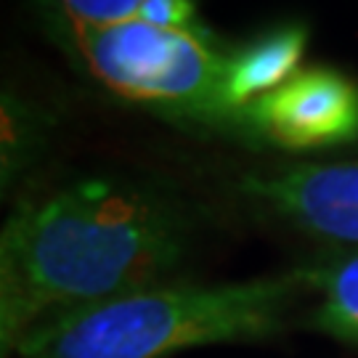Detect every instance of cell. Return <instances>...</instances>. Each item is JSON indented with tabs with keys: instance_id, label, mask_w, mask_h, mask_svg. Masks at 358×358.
I'll return each mask as SVG.
<instances>
[{
	"instance_id": "1",
	"label": "cell",
	"mask_w": 358,
	"mask_h": 358,
	"mask_svg": "<svg viewBox=\"0 0 358 358\" xmlns=\"http://www.w3.org/2000/svg\"><path fill=\"white\" fill-rule=\"evenodd\" d=\"M192 226L162 192L85 178L13 210L0 236V348L120 294L167 284Z\"/></svg>"
},
{
	"instance_id": "2",
	"label": "cell",
	"mask_w": 358,
	"mask_h": 358,
	"mask_svg": "<svg viewBox=\"0 0 358 358\" xmlns=\"http://www.w3.org/2000/svg\"><path fill=\"white\" fill-rule=\"evenodd\" d=\"M303 271L231 284H159L53 321L13 350L16 358H167L220 343H252L282 332Z\"/></svg>"
},
{
	"instance_id": "9",
	"label": "cell",
	"mask_w": 358,
	"mask_h": 358,
	"mask_svg": "<svg viewBox=\"0 0 358 358\" xmlns=\"http://www.w3.org/2000/svg\"><path fill=\"white\" fill-rule=\"evenodd\" d=\"M136 19L162 29H202L194 0H143Z\"/></svg>"
},
{
	"instance_id": "5",
	"label": "cell",
	"mask_w": 358,
	"mask_h": 358,
	"mask_svg": "<svg viewBox=\"0 0 358 358\" xmlns=\"http://www.w3.org/2000/svg\"><path fill=\"white\" fill-rule=\"evenodd\" d=\"M244 189L294 226L334 242L358 244V165H303L247 178Z\"/></svg>"
},
{
	"instance_id": "6",
	"label": "cell",
	"mask_w": 358,
	"mask_h": 358,
	"mask_svg": "<svg viewBox=\"0 0 358 358\" xmlns=\"http://www.w3.org/2000/svg\"><path fill=\"white\" fill-rule=\"evenodd\" d=\"M306 45V27L282 24L257 35L244 48L231 53L226 66V85H223L231 112L242 117L250 103L284 85L297 72Z\"/></svg>"
},
{
	"instance_id": "8",
	"label": "cell",
	"mask_w": 358,
	"mask_h": 358,
	"mask_svg": "<svg viewBox=\"0 0 358 358\" xmlns=\"http://www.w3.org/2000/svg\"><path fill=\"white\" fill-rule=\"evenodd\" d=\"M72 27H106L136 19L143 0H59Z\"/></svg>"
},
{
	"instance_id": "3",
	"label": "cell",
	"mask_w": 358,
	"mask_h": 358,
	"mask_svg": "<svg viewBox=\"0 0 358 358\" xmlns=\"http://www.w3.org/2000/svg\"><path fill=\"white\" fill-rule=\"evenodd\" d=\"M88 72L120 99L199 122L236 120L226 103L229 51L202 29H162L141 19L72 27Z\"/></svg>"
},
{
	"instance_id": "4",
	"label": "cell",
	"mask_w": 358,
	"mask_h": 358,
	"mask_svg": "<svg viewBox=\"0 0 358 358\" xmlns=\"http://www.w3.org/2000/svg\"><path fill=\"white\" fill-rule=\"evenodd\" d=\"M242 120L282 149H324L358 138V88L345 75L310 66L250 103Z\"/></svg>"
},
{
	"instance_id": "7",
	"label": "cell",
	"mask_w": 358,
	"mask_h": 358,
	"mask_svg": "<svg viewBox=\"0 0 358 358\" xmlns=\"http://www.w3.org/2000/svg\"><path fill=\"white\" fill-rule=\"evenodd\" d=\"M308 289L316 294L308 327L358 348V252L324 266L303 268Z\"/></svg>"
}]
</instances>
